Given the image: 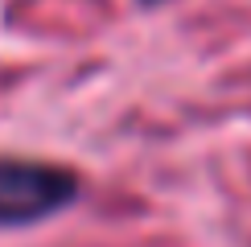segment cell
I'll return each instance as SVG.
<instances>
[{
	"label": "cell",
	"instance_id": "1",
	"mask_svg": "<svg viewBox=\"0 0 251 247\" xmlns=\"http://www.w3.org/2000/svg\"><path fill=\"white\" fill-rule=\"evenodd\" d=\"M75 194L78 181L66 169L0 157V226H21L46 219V214H58Z\"/></svg>",
	"mask_w": 251,
	"mask_h": 247
}]
</instances>
